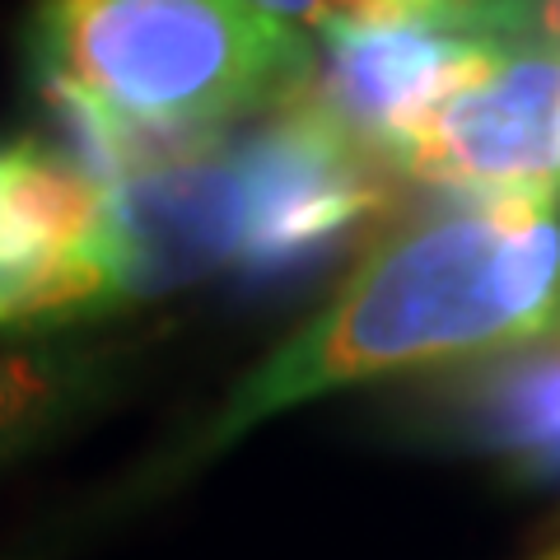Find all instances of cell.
<instances>
[{
  "mask_svg": "<svg viewBox=\"0 0 560 560\" xmlns=\"http://www.w3.org/2000/svg\"><path fill=\"white\" fill-rule=\"evenodd\" d=\"M444 197L374 243L346 285L224 397L197 458L350 383L495 360L560 337V206Z\"/></svg>",
  "mask_w": 560,
  "mask_h": 560,
  "instance_id": "obj_1",
  "label": "cell"
},
{
  "mask_svg": "<svg viewBox=\"0 0 560 560\" xmlns=\"http://www.w3.org/2000/svg\"><path fill=\"white\" fill-rule=\"evenodd\" d=\"M33 61L164 154L290 108L318 70L304 33L253 0H38Z\"/></svg>",
  "mask_w": 560,
  "mask_h": 560,
  "instance_id": "obj_2",
  "label": "cell"
},
{
  "mask_svg": "<svg viewBox=\"0 0 560 560\" xmlns=\"http://www.w3.org/2000/svg\"><path fill=\"white\" fill-rule=\"evenodd\" d=\"M248 234L253 191L238 145L210 136L131 173L103 191L80 323L183 290L220 267H243Z\"/></svg>",
  "mask_w": 560,
  "mask_h": 560,
  "instance_id": "obj_3",
  "label": "cell"
},
{
  "mask_svg": "<svg viewBox=\"0 0 560 560\" xmlns=\"http://www.w3.org/2000/svg\"><path fill=\"white\" fill-rule=\"evenodd\" d=\"M397 173L453 197L560 206V47H504L407 136Z\"/></svg>",
  "mask_w": 560,
  "mask_h": 560,
  "instance_id": "obj_4",
  "label": "cell"
},
{
  "mask_svg": "<svg viewBox=\"0 0 560 560\" xmlns=\"http://www.w3.org/2000/svg\"><path fill=\"white\" fill-rule=\"evenodd\" d=\"M238 160L253 191L243 271L257 280L285 276L341 248L388 201L393 168L360 150L308 94L238 140Z\"/></svg>",
  "mask_w": 560,
  "mask_h": 560,
  "instance_id": "obj_5",
  "label": "cell"
},
{
  "mask_svg": "<svg viewBox=\"0 0 560 560\" xmlns=\"http://www.w3.org/2000/svg\"><path fill=\"white\" fill-rule=\"evenodd\" d=\"M323 70H313L308 98L337 127L397 173V150L440 103L477 80L500 57L504 38L453 24H355L331 28Z\"/></svg>",
  "mask_w": 560,
  "mask_h": 560,
  "instance_id": "obj_6",
  "label": "cell"
},
{
  "mask_svg": "<svg viewBox=\"0 0 560 560\" xmlns=\"http://www.w3.org/2000/svg\"><path fill=\"white\" fill-rule=\"evenodd\" d=\"M103 191L38 140L0 150V331L80 323Z\"/></svg>",
  "mask_w": 560,
  "mask_h": 560,
  "instance_id": "obj_7",
  "label": "cell"
},
{
  "mask_svg": "<svg viewBox=\"0 0 560 560\" xmlns=\"http://www.w3.org/2000/svg\"><path fill=\"white\" fill-rule=\"evenodd\" d=\"M453 411L518 481H560V337L495 355L453 393Z\"/></svg>",
  "mask_w": 560,
  "mask_h": 560,
  "instance_id": "obj_8",
  "label": "cell"
},
{
  "mask_svg": "<svg viewBox=\"0 0 560 560\" xmlns=\"http://www.w3.org/2000/svg\"><path fill=\"white\" fill-rule=\"evenodd\" d=\"M267 14L285 24H313V28H355V24H453L471 33H490V38L514 43L523 28L528 5L523 0H253Z\"/></svg>",
  "mask_w": 560,
  "mask_h": 560,
  "instance_id": "obj_9",
  "label": "cell"
},
{
  "mask_svg": "<svg viewBox=\"0 0 560 560\" xmlns=\"http://www.w3.org/2000/svg\"><path fill=\"white\" fill-rule=\"evenodd\" d=\"M66 397L70 383L61 364L33 355H0V458L20 448L33 430L51 425Z\"/></svg>",
  "mask_w": 560,
  "mask_h": 560,
  "instance_id": "obj_10",
  "label": "cell"
},
{
  "mask_svg": "<svg viewBox=\"0 0 560 560\" xmlns=\"http://www.w3.org/2000/svg\"><path fill=\"white\" fill-rule=\"evenodd\" d=\"M537 20L547 28V38L560 47V0H537Z\"/></svg>",
  "mask_w": 560,
  "mask_h": 560,
  "instance_id": "obj_11",
  "label": "cell"
},
{
  "mask_svg": "<svg viewBox=\"0 0 560 560\" xmlns=\"http://www.w3.org/2000/svg\"><path fill=\"white\" fill-rule=\"evenodd\" d=\"M533 560H560V541H556V547H547L541 556H533Z\"/></svg>",
  "mask_w": 560,
  "mask_h": 560,
  "instance_id": "obj_12",
  "label": "cell"
}]
</instances>
